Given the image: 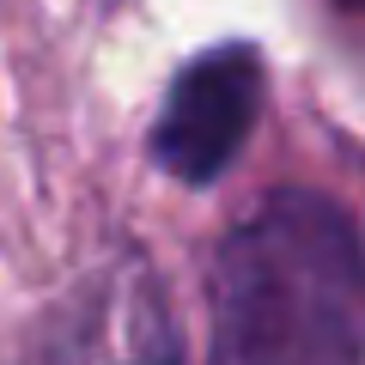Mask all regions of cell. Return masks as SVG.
Instances as JSON below:
<instances>
[{
    "mask_svg": "<svg viewBox=\"0 0 365 365\" xmlns=\"http://www.w3.org/2000/svg\"><path fill=\"white\" fill-rule=\"evenodd\" d=\"M262 110V61L256 49H213L189 61L170 86L165 110L153 128V153L170 177L182 182H213L232 153L250 140V122Z\"/></svg>",
    "mask_w": 365,
    "mask_h": 365,
    "instance_id": "3957f363",
    "label": "cell"
},
{
    "mask_svg": "<svg viewBox=\"0 0 365 365\" xmlns=\"http://www.w3.org/2000/svg\"><path fill=\"white\" fill-rule=\"evenodd\" d=\"M25 365H182V347L153 274L110 262L43 323Z\"/></svg>",
    "mask_w": 365,
    "mask_h": 365,
    "instance_id": "7a4b0ae2",
    "label": "cell"
},
{
    "mask_svg": "<svg viewBox=\"0 0 365 365\" xmlns=\"http://www.w3.org/2000/svg\"><path fill=\"white\" fill-rule=\"evenodd\" d=\"M213 365H365V244L335 201L268 195L220 244Z\"/></svg>",
    "mask_w": 365,
    "mask_h": 365,
    "instance_id": "6da1fadb",
    "label": "cell"
}]
</instances>
